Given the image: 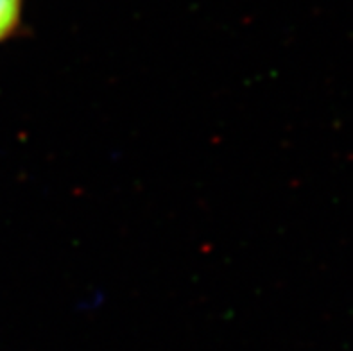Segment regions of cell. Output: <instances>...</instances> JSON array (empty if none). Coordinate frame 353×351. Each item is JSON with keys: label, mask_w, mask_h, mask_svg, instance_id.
<instances>
[{"label": "cell", "mask_w": 353, "mask_h": 351, "mask_svg": "<svg viewBox=\"0 0 353 351\" xmlns=\"http://www.w3.org/2000/svg\"><path fill=\"white\" fill-rule=\"evenodd\" d=\"M23 22V0H0V45L18 34Z\"/></svg>", "instance_id": "6da1fadb"}]
</instances>
